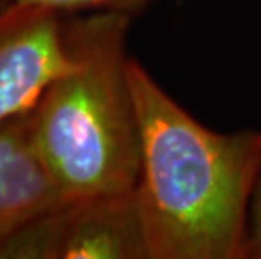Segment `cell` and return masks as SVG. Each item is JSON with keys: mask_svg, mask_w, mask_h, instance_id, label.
I'll return each mask as SVG.
<instances>
[{"mask_svg": "<svg viewBox=\"0 0 261 259\" xmlns=\"http://www.w3.org/2000/svg\"><path fill=\"white\" fill-rule=\"evenodd\" d=\"M246 259H261V165L249 200Z\"/></svg>", "mask_w": 261, "mask_h": 259, "instance_id": "cell-7", "label": "cell"}, {"mask_svg": "<svg viewBox=\"0 0 261 259\" xmlns=\"http://www.w3.org/2000/svg\"><path fill=\"white\" fill-rule=\"evenodd\" d=\"M132 14H64L73 66L34 104L36 143L68 200L133 192L142 138L128 78Z\"/></svg>", "mask_w": 261, "mask_h": 259, "instance_id": "cell-2", "label": "cell"}, {"mask_svg": "<svg viewBox=\"0 0 261 259\" xmlns=\"http://www.w3.org/2000/svg\"><path fill=\"white\" fill-rule=\"evenodd\" d=\"M12 4H14L12 0H0V12H2L4 9H7L9 5H12Z\"/></svg>", "mask_w": 261, "mask_h": 259, "instance_id": "cell-8", "label": "cell"}, {"mask_svg": "<svg viewBox=\"0 0 261 259\" xmlns=\"http://www.w3.org/2000/svg\"><path fill=\"white\" fill-rule=\"evenodd\" d=\"M142 138L135 199L148 259H246L261 131L204 126L130 57Z\"/></svg>", "mask_w": 261, "mask_h": 259, "instance_id": "cell-1", "label": "cell"}, {"mask_svg": "<svg viewBox=\"0 0 261 259\" xmlns=\"http://www.w3.org/2000/svg\"><path fill=\"white\" fill-rule=\"evenodd\" d=\"M31 109L0 121V239L68 200L36 143Z\"/></svg>", "mask_w": 261, "mask_h": 259, "instance_id": "cell-5", "label": "cell"}, {"mask_svg": "<svg viewBox=\"0 0 261 259\" xmlns=\"http://www.w3.org/2000/svg\"><path fill=\"white\" fill-rule=\"evenodd\" d=\"M14 4L31 5L54 10L59 14H80L93 10H121L135 14L152 2V0H12Z\"/></svg>", "mask_w": 261, "mask_h": 259, "instance_id": "cell-6", "label": "cell"}, {"mask_svg": "<svg viewBox=\"0 0 261 259\" xmlns=\"http://www.w3.org/2000/svg\"><path fill=\"white\" fill-rule=\"evenodd\" d=\"M73 66L64 14L12 4L0 12V121L34 108Z\"/></svg>", "mask_w": 261, "mask_h": 259, "instance_id": "cell-3", "label": "cell"}, {"mask_svg": "<svg viewBox=\"0 0 261 259\" xmlns=\"http://www.w3.org/2000/svg\"><path fill=\"white\" fill-rule=\"evenodd\" d=\"M56 259H148L135 190L66 200Z\"/></svg>", "mask_w": 261, "mask_h": 259, "instance_id": "cell-4", "label": "cell"}]
</instances>
